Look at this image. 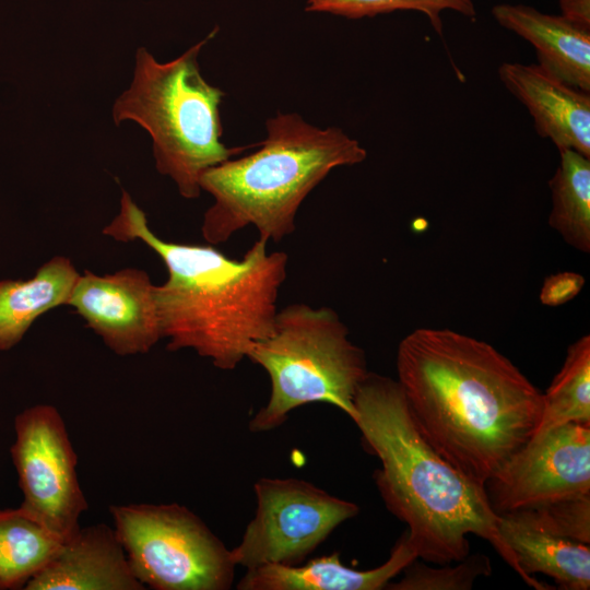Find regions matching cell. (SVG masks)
Returning <instances> with one entry per match:
<instances>
[{"label": "cell", "instance_id": "obj_1", "mask_svg": "<svg viewBox=\"0 0 590 590\" xmlns=\"http://www.w3.org/2000/svg\"><path fill=\"white\" fill-rule=\"evenodd\" d=\"M397 371L424 438L479 485L485 487L536 432L542 392L485 341L415 329L398 346Z\"/></svg>", "mask_w": 590, "mask_h": 590}, {"label": "cell", "instance_id": "obj_2", "mask_svg": "<svg viewBox=\"0 0 590 590\" xmlns=\"http://www.w3.org/2000/svg\"><path fill=\"white\" fill-rule=\"evenodd\" d=\"M103 234L121 243L140 240L166 266L167 280L155 286V297L168 351L189 349L233 370L272 333L288 257L269 252L268 241L258 239L241 259H232L213 245L164 240L126 190Z\"/></svg>", "mask_w": 590, "mask_h": 590}, {"label": "cell", "instance_id": "obj_3", "mask_svg": "<svg viewBox=\"0 0 590 590\" xmlns=\"http://www.w3.org/2000/svg\"><path fill=\"white\" fill-rule=\"evenodd\" d=\"M355 417L365 448L381 467L375 484L388 510L408 526L417 558L446 565L470 554L474 534L500 555L517 575L536 590L519 567L498 530V515L484 486L447 462L417 428L398 380L368 373L354 397Z\"/></svg>", "mask_w": 590, "mask_h": 590}, {"label": "cell", "instance_id": "obj_4", "mask_svg": "<svg viewBox=\"0 0 590 590\" xmlns=\"http://www.w3.org/2000/svg\"><path fill=\"white\" fill-rule=\"evenodd\" d=\"M266 129L259 150L224 161L200 177L201 190L213 198L201 225L210 245L226 243L250 225L259 239L281 241L295 231L303 201L333 168L367 157L342 129L318 128L295 113L276 114Z\"/></svg>", "mask_w": 590, "mask_h": 590}, {"label": "cell", "instance_id": "obj_5", "mask_svg": "<svg viewBox=\"0 0 590 590\" xmlns=\"http://www.w3.org/2000/svg\"><path fill=\"white\" fill-rule=\"evenodd\" d=\"M217 32L215 27L168 62L138 48L130 87L113 107L117 126L131 120L148 131L157 172L173 179L185 199L200 197V177L206 169L252 146L227 148L221 141L224 92L203 78L198 62Z\"/></svg>", "mask_w": 590, "mask_h": 590}, {"label": "cell", "instance_id": "obj_6", "mask_svg": "<svg viewBox=\"0 0 590 590\" xmlns=\"http://www.w3.org/2000/svg\"><path fill=\"white\" fill-rule=\"evenodd\" d=\"M247 358L271 381L267 404L250 420L251 432L278 428L309 403L334 405L354 420V397L369 371L364 351L333 309L296 303L278 310L272 333Z\"/></svg>", "mask_w": 590, "mask_h": 590}, {"label": "cell", "instance_id": "obj_7", "mask_svg": "<svg viewBox=\"0 0 590 590\" xmlns=\"http://www.w3.org/2000/svg\"><path fill=\"white\" fill-rule=\"evenodd\" d=\"M115 532L137 579L154 590H227L231 550L187 507L111 505Z\"/></svg>", "mask_w": 590, "mask_h": 590}, {"label": "cell", "instance_id": "obj_8", "mask_svg": "<svg viewBox=\"0 0 590 590\" xmlns=\"http://www.w3.org/2000/svg\"><path fill=\"white\" fill-rule=\"evenodd\" d=\"M255 517L231 550L236 566L303 564L359 507L316 485L293 477H261L253 484Z\"/></svg>", "mask_w": 590, "mask_h": 590}, {"label": "cell", "instance_id": "obj_9", "mask_svg": "<svg viewBox=\"0 0 590 590\" xmlns=\"http://www.w3.org/2000/svg\"><path fill=\"white\" fill-rule=\"evenodd\" d=\"M14 433L10 455L23 494L21 506L66 542L88 509L66 423L56 406L40 403L15 416Z\"/></svg>", "mask_w": 590, "mask_h": 590}, {"label": "cell", "instance_id": "obj_10", "mask_svg": "<svg viewBox=\"0 0 590 590\" xmlns=\"http://www.w3.org/2000/svg\"><path fill=\"white\" fill-rule=\"evenodd\" d=\"M485 489L497 515L590 494V424L533 436Z\"/></svg>", "mask_w": 590, "mask_h": 590}, {"label": "cell", "instance_id": "obj_11", "mask_svg": "<svg viewBox=\"0 0 590 590\" xmlns=\"http://www.w3.org/2000/svg\"><path fill=\"white\" fill-rule=\"evenodd\" d=\"M155 286L149 274L138 268L103 275L85 270L67 306L115 354H145L163 339Z\"/></svg>", "mask_w": 590, "mask_h": 590}, {"label": "cell", "instance_id": "obj_12", "mask_svg": "<svg viewBox=\"0 0 590 590\" xmlns=\"http://www.w3.org/2000/svg\"><path fill=\"white\" fill-rule=\"evenodd\" d=\"M503 85L529 111L541 138L590 157V93L575 88L539 64L504 62Z\"/></svg>", "mask_w": 590, "mask_h": 590}, {"label": "cell", "instance_id": "obj_13", "mask_svg": "<svg viewBox=\"0 0 590 590\" xmlns=\"http://www.w3.org/2000/svg\"><path fill=\"white\" fill-rule=\"evenodd\" d=\"M134 576L114 527L80 529L24 590H144Z\"/></svg>", "mask_w": 590, "mask_h": 590}, {"label": "cell", "instance_id": "obj_14", "mask_svg": "<svg viewBox=\"0 0 590 590\" xmlns=\"http://www.w3.org/2000/svg\"><path fill=\"white\" fill-rule=\"evenodd\" d=\"M415 558L406 530L380 566L358 570L344 565L340 553L312 558L296 566L264 565L247 569L237 583L239 590H380Z\"/></svg>", "mask_w": 590, "mask_h": 590}, {"label": "cell", "instance_id": "obj_15", "mask_svg": "<svg viewBox=\"0 0 590 590\" xmlns=\"http://www.w3.org/2000/svg\"><path fill=\"white\" fill-rule=\"evenodd\" d=\"M496 22L529 42L539 66L564 83L590 93V30L563 15L524 4L500 3L492 9Z\"/></svg>", "mask_w": 590, "mask_h": 590}, {"label": "cell", "instance_id": "obj_16", "mask_svg": "<svg viewBox=\"0 0 590 590\" xmlns=\"http://www.w3.org/2000/svg\"><path fill=\"white\" fill-rule=\"evenodd\" d=\"M498 530L527 577L546 575L565 590L590 588L589 544L553 533L520 510L498 515Z\"/></svg>", "mask_w": 590, "mask_h": 590}, {"label": "cell", "instance_id": "obj_17", "mask_svg": "<svg viewBox=\"0 0 590 590\" xmlns=\"http://www.w3.org/2000/svg\"><path fill=\"white\" fill-rule=\"evenodd\" d=\"M80 273L55 256L25 280H0V351L14 347L42 315L67 305Z\"/></svg>", "mask_w": 590, "mask_h": 590}, {"label": "cell", "instance_id": "obj_18", "mask_svg": "<svg viewBox=\"0 0 590 590\" xmlns=\"http://www.w3.org/2000/svg\"><path fill=\"white\" fill-rule=\"evenodd\" d=\"M62 544L21 505L0 509V590L24 589Z\"/></svg>", "mask_w": 590, "mask_h": 590}, {"label": "cell", "instance_id": "obj_19", "mask_svg": "<svg viewBox=\"0 0 590 590\" xmlns=\"http://www.w3.org/2000/svg\"><path fill=\"white\" fill-rule=\"evenodd\" d=\"M559 154V164L548 181L552 197L548 225L566 244L589 253L590 157L569 149Z\"/></svg>", "mask_w": 590, "mask_h": 590}, {"label": "cell", "instance_id": "obj_20", "mask_svg": "<svg viewBox=\"0 0 590 590\" xmlns=\"http://www.w3.org/2000/svg\"><path fill=\"white\" fill-rule=\"evenodd\" d=\"M590 424V337L571 343L560 370L542 393V413L534 436L567 424Z\"/></svg>", "mask_w": 590, "mask_h": 590}, {"label": "cell", "instance_id": "obj_21", "mask_svg": "<svg viewBox=\"0 0 590 590\" xmlns=\"http://www.w3.org/2000/svg\"><path fill=\"white\" fill-rule=\"evenodd\" d=\"M307 12H321L362 19L398 10H411L423 13L441 35V12L446 10L458 12L467 17L476 15L473 0H307Z\"/></svg>", "mask_w": 590, "mask_h": 590}, {"label": "cell", "instance_id": "obj_22", "mask_svg": "<svg viewBox=\"0 0 590 590\" xmlns=\"http://www.w3.org/2000/svg\"><path fill=\"white\" fill-rule=\"evenodd\" d=\"M430 567L415 558L403 570L402 578L389 582L391 590H469L480 577L492 574L491 559L480 553L469 554L455 565Z\"/></svg>", "mask_w": 590, "mask_h": 590}, {"label": "cell", "instance_id": "obj_23", "mask_svg": "<svg viewBox=\"0 0 590 590\" xmlns=\"http://www.w3.org/2000/svg\"><path fill=\"white\" fill-rule=\"evenodd\" d=\"M519 510L553 533L580 543H590V494Z\"/></svg>", "mask_w": 590, "mask_h": 590}, {"label": "cell", "instance_id": "obj_24", "mask_svg": "<svg viewBox=\"0 0 590 590\" xmlns=\"http://www.w3.org/2000/svg\"><path fill=\"white\" fill-rule=\"evenodd\" d=\"M585 278L573 271L548 275L540 291L542 305L557 307L574 299L582 290Z\"/></svg>", "mask_w": 590, "mask_h": 590}, {"label": "cell", "instance_id": "obj_25", "mask_svg": "<svg viewBox=\"0 0 590 590\" xmlns=\"http://www.w3.org/2000/svg\"><path fill=\"white\" fill-rule=\"evenodd\" d=\"M560 15L590 30V0H558Z\"/></svg>", "mask_w": 590, "mask_h": 590}]
</instances>
